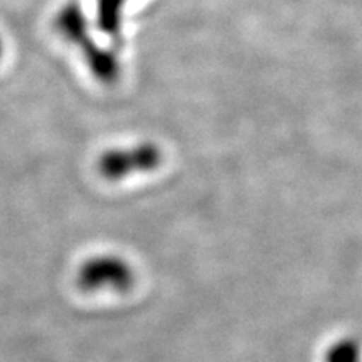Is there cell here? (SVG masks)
<instances>
[{
	"label": "cell",
	"instance_id": "obj_6",
	"mask_svg": "<svg viewBox=\"0 0 362 362\" xmlns=\"http://www.w3.org/2000/svg\"><path fill=\"white\" fill-rule=\"evenodd\" d=\"M4 53H5V42H4V38L0 37V61L4 58Z\"/></svg>",
	"mask_w": 362,
	"mask_h": 362
},
{
	"label": "cell",
	"instance_id": "obj_3",
	"mask_svg": "<svg viewBox=\"0 0 362 362\" xmlns=\"http://www.w3.org/2000/svg\"><path fill=\"white\" fill-rule=\"evenodd\" d=\"M162 151L156 144L142 142L130 148L110 150L101 156L100 173L109 180L126 178L134 174L151 173L162 163Z\"/></svg>",
	"mask_w": 362,
	"mask_h": 362
},
{
	"label": "cell",
	"instance_id": "obj_4",
	"mask_svg": "<svg viewBox=\"0 0 362 362\" xmlns=\"http://www.w3.org/2000/svg\"><path fill=\"white\" fill-rule=\"evenodd\" d=\"M129 0H97V26L112 41L122 38V11Z\"/></svg>",
	"mask_w": 362,
	"mask_h": 362
},
{
	"label": "cell",
	"instance_id": "obj_1",
	"mask_svg": "<svg viewBox=\"0 0 362 362\" xmlns=\"http://www.w3.org/2000/svg\"><path fill=\"white\" fill-rule=\"evenodd\" d=\"M54 28L64 40L77 45L95 78L103 83L117 81L121 74L118 56L113 50L101 47L93 40V35L89 33L88 20L81 6L76 4L65 5L54 18Z\"/></svg>",
	"mask_w": 362,
	"mask_h": 362
},
{
	"label": "cell",
	"instance_id": "obj_5",
	"mask_svg": "<svg viewBox=\"0 0 362 362\" xmlns=\"http://www.w3.org/2000/svg\"><path fill=\"white\" fill-rule=\"evenodd\" d=\"M325 362H362V350L354 338L337 339L327 347Z\"/></svg>",
	"mask_w": 362,
	"mask_h": 362
},
{
	"label": "cell",
	"instance_id": "obj_2",
	"mask_svg": "<svg viewBox=\"0 0 362 362\" xmlns=\"http://www.w3.org/2000/svg\"><path fill=\"white\" fill-rule=\"evenodd\" d=\"M133 269L117 255L89 258L77 272V284L86 293H121L133 284Z\"/></svg>",
	"mask_w": 362,
	"mask_h": 362
}]
</instances>
